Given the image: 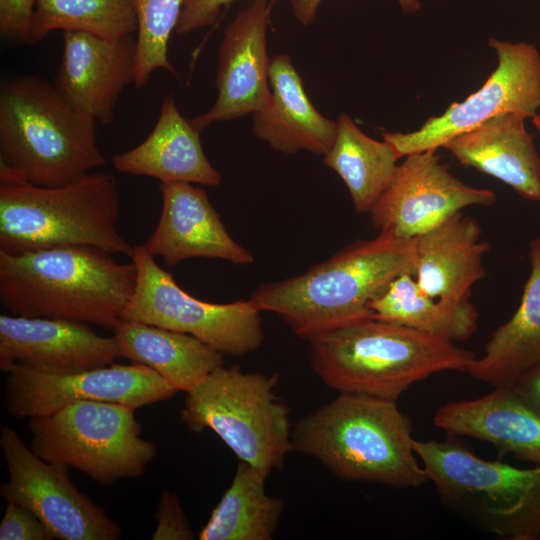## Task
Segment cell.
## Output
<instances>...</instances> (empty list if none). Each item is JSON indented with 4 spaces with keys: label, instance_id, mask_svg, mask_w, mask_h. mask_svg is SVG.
I'll return each mask as SVG.
<instances>
[{
    "label": "cell",
    "instance_id": "1",
    "mask_svg": "<svg viewBox=\"0 0 540 540\" xmlns=\"http://www.w3.org/2000/svg\"><path fill=\"white\" fill-rule=\"evenodd\" d=\"M135 264L90 246L0 252V302L12 315L114 329L134 294Z\"/></svg>",
    "mask_w": 540,
    "mask_h": 540
},
{
    "label": "cell",
    "instance_id": "2",
    "mask_svg": "<svg viewBox=\"0 0 540 540\" xmlns=\"http://www.w3.org/2000/svg\"><path fill=\"white\" fill-rule=\"evenodd\" d=\"M414 255L415 238L379 233L354 241L302 274L260 285L250 300L307 340L372 318L369 302L394 278L412 272Z\"/></svg>",
    "mask_w": 540,
    "mask_h": 540
},
{
    "label": "cell",
    "instance_id": "3",
    "mask_svg": "<svg viewBox=\"0 0 540 540\" xmlns=\"http://www.w3.org/2000/svg\"><path fill=\"white\" fill-rule=\"evenodd\" d=\"M411 419L397 401L339 392L301 418L292 450L319 460L346 481L419 488L429 481L414 449Z\"/></svg>",
    "mask_w": 540,
    "mask_h": 540
},
{
    "label": "cell",
    "instance_id": "4",
    "mask_svg": "<svg viewBox=\"0 0 540 540\" xmlns=\"http://www.w3.org/2000/svg\"><path fill=\"white\" fill-rule=\"evenodd\" d=\"M313 371L339 392L397 399L442 371H468L472 351L414 329L364 319L307 339Z\"/></svg>",
    "mask_w": 540,
    "mask_h": 540
},
{
    "label": "cell",
    "instance_id": "5",
    "mask_svg": "<svg viewBox=\"0 0 540 540\" xmlns=\"http://www.w3.org/2000/svg\"><path fill=\"white\" fill-rule=\"evenodd\" d=\"M119 213L117 182L110 174L88 173L43 187L0 167V252L90 246L131 257L134 246L116 227Z\"/></svg>",
    "mask_w": 540,
    "mask_h": 540
},
{
    "label": "cell",
    "instance_id": "6",
    "mask_svg": "<svg viewBox=\"0 0 540 540\" xmlns=\"http://www.w3.org/2000/svg\"><path fill=\"white\" fill-rule=\"evenodd\" d=\"M96 126L54 84L33 75L6 80L0 88V167L37 186L69 184L105 164Z\"/></svg>",
    "mask_w": 540,
    "mask_h": 540
},
{
    "label": "cell",
    "instance_id": "7",
    "mask_svg": "<svg viewBox=\"0 0 540 540\" xmlns=\"http://www.w3.org/2000/svg\"><path fill=\"white\" fill-rule=\"evenodd\" d=\"M414 449L448 509L501 539L540 537V466L483 460L451 434Z\"/></svg>",
    "mask_w": 540,
    "mask_h": 540
},
{
    "label": "cell",
    "instance_id": "8",
    "mask_svg": "<svg viewBox=\"0 0 540 540\" xmlns=\"http://www.w3.org/2000/svg\"><path fill=\"white\" fill-rule=\"evenodd\" d=\"M279 379L220 366L187 392L180 420L194 433L211 429L241 461L270 474L292 450L290 409L274 393Z\"/></svg>",
    "mask_w": 540,
    "mask_h": 540
},
{
    "label": "cell",
    "instance_id": "9",
    "mask_svg": "<svg viewBox=\"0 0 540 540\" xmlns=\"http://www.w3.org/2000/svg\"><path fill=\"white\" fill-rule=\"evenodd\" d=\"M31 450L47 462L75 468L101 485L141 476L156 455L129 406L80 401L29 419Z\"/></svg>",
    "mask_w": 540,
    "mask_h": 540
},
{
    "label": "cell",
    "instance_id": "10",
    "mask_svg": "<svg viewBox=\"0 0 540 540\" xmlns=\"http://www.w3.org/2000/svg\"><path fill=\"white\" fill-rule=\"evenodd\" d=\"M137 284L122 319L190 334L223 355L243 356L263 342L261 310L249 300L211 303L184 291L144 245L130 257Z\"/></svg>",
    "mask_w": 540,
    "mask_h": 540
},
{
    "label": "cell",
    "instance_id": "11",
    "mask_svg": "<svg viewBox=\"0 0 540 540\" xmlns=\"http://www.w3.org/2000/svg\"><path fill=\"white\" fill-rule=\"evenodd\" d=\"M498 65L480 89L462 102L452 103L443 114L430 117L420 129L384 132L383 140L398 159L414 153L436 151L455 136L490 118L513 113L532 118L540 108V53L530 43L489 39Z\"/></svg>",
    "mask_w": 540,
    "mask_h": 540
},
{
    "label": "cell",
    "instance_id": "12",
    "mask_svg": "<svg viewBox=\"0 0 540 540\" xmlns=\"http://www.w3.org/2000/svg\"><path fill=\"white\" fill-rule=\"evenodd\" d=\"M0 447L8 481L0 487L6 503L30 509L61 540H117L120 526L105 509L80 492L68 466L47 462L28 448L8 425L0 428Z\"/></svg>",
    "mask_w": 540,
    "mask_h": 540
},
{
    "label": "cell",
    "instance_id": "13",
    "mask_svg": "<svg viewBox=\"0 0 540 540\" xmlns=\"http://www.w3.org/2000/svg\"><path fill=\"white\" fill-rule=\"evenodd\" d=\"M5 379V404L16 419L55 413L80 401H101L137 409L173 397L175 390L152 369L110 364L73 374L53 375L14 365Z\"/></svg>",
    "mask_w": 540,
    "mask_h": 540
},
{
    "label": "cell",
    "instance_id": "14",
    "mask_svg": "<svg viewBox=\"0 0 540 540\" xmlns=\"http://www.w3.org/2000/svg\"><path fill=\"white\" fill-rule=\"evenodd\" d=\"M436 151L406 156L369 211L379 233L414 239L470 206H491L496 194L466 185L440 163Z\"/></svg>",
    "mask_w": 540,
    "mask_h": 540
},
{
    "label": "cell",
    "instance_id": "15",
    "mask_svg": "<svg viewBox=\"0 0 540 540\" xmlns=\"http://www.w3.org/2000/svg\"><path fill=\"white\" fill-rule=\"evenodd\" d=\"M122 357L114 336L96 333L87 323L0 315V368L17 365L66 375L97 369Z\"/></svg>",
    "mask_w": 540,
    "mask_h": 540
},
{
    "label": "cell",
    "instance_id": "16",
    "mask_svg": "<svg viewBox=\"0 0 540 540\" xmlns=\"http://www.w3.org/2000/svg\"><path fill=\"white\" fill-rule=\"evenodd\" d=\"M274 1L253 0L225 29L218 52V96L207 112L190 119L197 130L253 114L268 104L271 59L266 29Z\"/></svg>",
    "mask_w": 540,
    "mask_h": 540
},
{
    "label": "cell",
    "instance_id": "17",
    "mask_svg": "<svg viewBox=\"0 0 540 540\" xmlns=\"http://www.w3.org/2000/svg\"><path fill=\"white\" fill-rule=\"evenodd\" d=\"M63 54L54 79L74 109L108 125L123 89L135 83L137 39L111 41L83 32H63Z\"/></svg>",
    "mask_w": 540,
    "mask_h": 540
},
{
    "label": "cell",
    "instance_id": "18",
    "mask_svg": "<svg viewBox=\"0 0 540 540\" xmlns=\"http://www.w3.org/2000/svg\"><path fill=\"white\" fill-rule=\"evenodd\" d=\"M159 222L144 242L146 250L173 266L188 258H216L233 264L254 262L252 253L227 232L207 193L187 182H160Z\"/></svg>",
    "mask_w": 540,
    "mask_h": 540
},
{
    "label": "cell",
    "instance_id": "19",
    "mask_svg": "<svg viewBox=\"0 0 540 540\" xmlns=\"http://www.w3.org/2000/svg\"><path fill=\"white\" fill-rule=\"evenodd\" d=\"M433 423L447 434L488 442L501 455L540 466V413L512 388L496 387L476 399L448 402L438 408Z\"/></svg>",
    "mask_w": 540,
    "mask_h": 540
},
{
    "label": "cell",
    "instance_id": "20",
    "mask_svg": "<svg viewBox=\"0 0 540 540\" xmlns=\"http://www.w3.org/2000/svg\"><path fill=\"white\" fill-rule=\"evenodd\" d=\"M489 248L478 222L458 212L415 238L412 275L435 299L467 302L472 286L485 276L483 259Z\"/></svg>",
    "mask_w": 540,
    "mask_h": 540
},
{
    "label": "cell",
    "instance_id": "21",
    "mask_svg": "<svg viewBox=\"0 0 540 540\" xmlns=\"http://www.w3.org/2000/svg\"><path fill=\"white\" fill-rule=\"evenodd\" d=\"M269 84L268 104L252 114L254 135L282 153L305 150L324 156L334 143L337 121L313 106L288 55L271 60Z\"/></svg>",
    "mask_w": 540,
    "mask_h": 540
},
{
    "label": "cell",
    "instance_id": "22",
    "mask_svg": "<svg viewBox=\"0 0 540 540\" xmlns=\"http://www.w3.org/2000/svg\"><path fill=\"white\" fill-rule=\"evenodd\" d=\"M524 121L513 113L500 114L443 147L461 165L500 180L527 200L540 201V155Z\"/></svg>",
    "mask_w": 540,
    "mask_h": 540
},
{
    "label": "cell",
    "instance_id": "23",
    "mask_svg": "<svg viewBox=\"0 0 540 540\" xmlns=\"http://www.w3.org/2000/svg\"><path fill=\"white\" fill-rule=\"evenodd\" d=\"M200 132L179 112L171 96L163 99L156 124L138 146L112 158L114 168L123 174L217 186L220 173L207 159Z\"/></svg>",
    "mask_w": 540,
    "mask_h": 540
},
{
    "label": "cell",
    "instance_id": "24",
    "mask_svg": "<svg viewBox=\"0 0 540 540\" xmlns=\"http://www.w3.org/2000/svg\"><path fill=\"white\" fill-rule=\"evenodd\" d=\"M528 258L531 271L517 310L494 331L467 371L494 388H511L540 363V236L530 241Z\"/></svg>",
    "mask_w": 540,
    "mask_h": 540
},
{
    "label": "cell",
    "instance_id": "25",
    "mask_svg": "<svg viewBox=\"0 0 540 540\" xmlns=\"http://www.w3.org/2000/svg\"><path fill=\"white\" fill-rule=\"evenodd\" d=\"M113 331L122 357L152 369L177 391L189 392L223 364L222 353L190 334L124 319Z\"/></svg>",
    "mask_w": 540,
    "mask_h": 540
},
{
    "label": "cell",
    "instance_id": "26",
    "mask_svg": "<svg viewBox=\"0 0 540 540\" xmlns=\"http://www.w3.org/2000/svg\"><path fill=\"white\" fill-rule=\"evenodd\" d=\"M368 307L374 319L453 343L473 335L479 316L470 301L453 304L431 297L417 284L412 272L394 278Z\"/></svg>",
    "mask_w": 540,
    "mask_h": 540
},
{
    "label": "cell",
    "instance_id": "27",
    "mask_svg": "<svg viewBox=\"0 0 540 540\" xmlns=\"http://www.w3.org/2000/svg\"><path fill=\"white\" fill-rule=\"evenodd\" d=\"M269 475L265 470L240 460L231 485L213 509L198 539H272L285 503L266 493L265 483Z\"/></svg>",
    "mask_w": 540,
    "mask_h": 540
},
{
    "label": "cell",
    "instance_id": "28",
    "mask_svg": "<svg viewBox=\"0 0 540 540\" xmlns=\"http://www.w3.org/2000/svg\"><path fill=\"white\" fill-rule=\"evenodd\" d=\"M398 157L386 141H377L341 113L333 145L323 156V163L345 183L356 211L369 212L389 185L397 168Z\"/></svg>",
    "mask_w": 540,
    "mask_h": 540
},
{
    "label": "cell",
    "instance_id": "29",
    "mask_svg": "<svg viewBox=\"0 0 540 540\" xmlns=\"http://www.w3.org/2000/svg\"><path fill=\"white\" fill-rule=\"evenodd\" d=\"M134 0H36L28 45L55 30L83 32L116 41L137 31Z\"/></svg>",
    "mask_w": 540,
    "mask_h": 540
},
{
    "label": "cell",
    "instance_id": "30",
    "mask_svg": "<svg viewBox=\"0 0 540 540\" xmlns=\"http://www.w3.org/2000/svg\"><path fill=\"white\" fill-rule=\"evenodd\" d=\"M185 0H134L137 28V57L134 86L143 88L152 72H178L168 59V42L176 29Z\"/></svg>",
    "mask_w": 540,
    "mask_h": 540
},
{
    "label": "cell",
    "instance_id": "31",
    "mask_svg": "<svg viewBox=\"0 0 540 540\" xmlns=\"http://www.w3.org/2000/svg\"><path fill=\"white\" fill-rule=\"evenodd\" d=\"M0 524V540H53L47 526L28 508L6 503Z\"/></svg>",
    "mask_w": 540,
    "mask_h": 540
},
{
    "label": "cell",
    "instance_id": "32",
    "mask_svg": "<svg viewBox=\"0 0 540 540\" xmlns=\"http://www.w3.org/2000/svg\"><path fill=\"white\" fill-rule=\"evenodd\" d=\"M157 522L153 540H191L194 538L178 496L165 489L162 491L155 513Z\"/></svg>",
    "mask_w": 540,
    "mask_h": 540
},
{
    "label": "cell",
    "instance_id": "33",
    "mask_svg": "<svg viewBox=\"0 0 540 540\" xmlns=\"http://www.w3.org/2000/svg\"><path fill=\"white\" fill-rule=\"evenodd\" d=\"M36 0H0V32L12 42L28 45L29 26Z\"/></svg>",
    "mask_w": 540,
    "mask_h": 540
},
{
    "label": "cell",
    "instance_id": "34",
    "mask_svg": "<svg viewBox=\"0 0 540 540\" xmlns=\"http://www.w3.org/2000/svg\"><path fill=\"white\" fill-rule=\"evenodd\" d=\"M235 0H185L175 31L184 35L214 25L223 8Z\"/></svg>",
    "mask_w": 540,
    "mask_h": 540
},
{
    "label": "cell",
    "instance_id": "35",
    "mask_svg": "<svg viewBox=\"0 0 540 540\" xmlns=\"http://www.w3.org/2000/svg\"><path fill=\"white\" fill-rule=\"evenodd\" d=\"M404 12L415 13L421 8L419 0H396ZM322 0H290L292 12L299 23L310 25L317 14Z\"/></svg>",
    "mask_w": 540,
    "mask_h": 540
},
{
    "label": "cell",
    "instance_id": "36",
    "mask_svg": "<svg viewBox=\"0 0 540 540\" xmlns=\"http://www.w3.org/2000/svg\"><path fill=\"white\" fill-rule=\"evenodd\" d=\"M511 388L526 404L540 413V363L522 375Z\"/></svg>",
    "mask_w": 540,
    "mask_h": 540
},
{
    "label": "cell",
    "instance_id": "37",
    "mask_svg": "<svg viewBox=\"0 0 540 540\" xmlns=\"http://www.w3.org/2000/svg\"><path fill=\"white\" fill-rule=\"evenodd\" d=\"M532 123L540 134V115L536 114L532 117Z\"/></svg>",
    "mask_w": 540,
    "mask_h": 540
}]
</instances>
